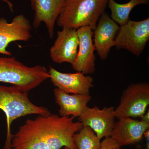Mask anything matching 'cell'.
Here are the masks:
<instances>
[{"label":"cell","instance_id":"obj_11","mask_svg":"<svg viewBox=\"0 0 149 149\" xmlns=\"http://www.w3.org/2000/svg\"><path fill=\"white\" fill-rule=\"evenodd\" d=\"M77 32L79 47L77 57L71 64L72 68L86 75L93 74L96 70L93 31L91 27L87 26L78 28Z\"/></svg>","mask_w":149,"mask_h":149},{"label":"cell","instance_id":"obj_7","mask_svg":"<svg viewBox=\"0 0 149 149\" xmlns=\"http://www.w3.org/2000/svg\"><path fill=\"white\" fill-rule=\"evenodd\" d=\"M31 30L30 21L23 15H16L11 22L0 18V54L11 56L7 50L9 44L15 41L27 42L32 37Z\"/></svg>","mask_w":149,"mask_h":149},{"label":"cell","instance_id":"obj_10","mask_svg":"<svg viewBox=\"0 0 149 149\" xmlns=\"http://www.w3.org/2000/svg\"><path fill=\"white\" fill-rule=\"evenodd\" d=\"M49 79L57 88L68 94L90 95L93 79L82 72L63 73L49 66Z\"/></svg>","mask_w":149,"mask_h":149},{"label":"cell","instance_id":"obj_3","mask_svg":"<svg viewBox=\"0 0 149 149\" xmlns=\"http://www.w3.org/2000/svg\"><path fill=\"white\" fill-rule=\"evenodd\" d=\"M108 0H65L57 19L62 28L77 29L89 27L94 30L105 12Z\"/></svg>","mask_w":149,"mask_h":149},{"label":"cell","instance_id":"obj_8","mask_svg":"<svg viewBox=\"0 0 149 149\" xmlns=\"http://www.w3.org/2000/svg\"><path fill=\"white\" fill-rule=\"evenodd\" d=\"M115 109L113 107H88L79 117L83 126H87L94 131L99 139L110 137L116 122Z\"/></svg>","mask_w":149,"mask_h":149},{"label":"cell","instance_id":"obj_16","mask_svg":"<svg viewBox=\"0 0 149 149\" xmlns=\"http://www.w3.org/2000/svg\"><path fill=\"white\" fill-rule=\"evenodd\" d=\"M149 0H130L124 4L118 3L115 0H108L107 6L111 12V18L118 25L122 26L129 20V15L135 7L149 4Z\"/></svg>","mask_w":149,"mask_h":149},{"label":"cell","instance_id":"obj_22","mask_svg":"<svg viewBox=\"0 0 149 149\" xmlns=\"http://www.w3.org/2000/svg\"><path fill=\"white\" fill-rule=\"evenodd\" d=\"M63 149H70L69 148H68V147H64V148H63Z\"/></svg>","mask_w":149,"mask_h":149},{"label":"cell","instance_id":"obj_14","mask_svg":"<svg viewBox=\"0 0 149 149\" xmlns=\"http://www.w3.org/2000/svg\"><path fill=\"white\" fill-rule=\"evenodd\" d=\"M116 121L110 137L120 147L136 143L142 140L144 133L149 128V123L123 118Z\"/></svg>","mask_w":149,"mask_h":149},{"label":"cell","instance_id":"obj_15","mask_svg":"<svg viewBox=\"0 0 149 149\" xmlns=\"http://www.w3.org/2000/svg\"><path fill=\"white\" fill-rule=\"evenodd\" d=\"M54 93L61 116L79 117L88 107V103L92 99L90 95H70L57 88L54 90Z\"/></svg>","mask_w":149,"mask_h":149},{"label":"cell","instance_id":"obj_2","mask_svg":"<svg viewBox=\"0 0 149 149\" xmlns=\"http://www.w3.org/2000/svg\"><path fill=\"white\" fill-rule=\"evenodd\" d=\"M0 109L6 115L7 126L3 149H12L11 141L13 135L11 126L14 120L27 115L47 116L51 113L45 107L32 103L28 97V93L23 92L13 85L7 87L0 85Z\"/></svg>","mask_w":149,"mask_h":149},{"label":"cell","instance_id":"obj_23","mask_svg":"<svg viewBox=\"0 0 149 149\" xmlns=\"http://www.w3.org/2000/svg\"><path fill=\"white\" fill-rule=\"evenodd\" d=\"M136 149H139L138 148H136Z\"/></svg>","mask_w":149,"mask_h":149},{"label":"cell","instance_id":"obj_17","mask_svg":"<svg viewBox=\"0 0 149 149\" xmlns=\"http://www.w3.org/2000/svg\"><path fill=\"white\" fill-rule=\"evenodd\" d=\"M72 139L76 149H99L100 146V140L88 126H83Z\"/></svg>","mask_w":149,"mask_h":149},{"label":"cell","instance_id":"obj_1","mask_svg":"<svg viewBox=\"0 0 149 149\" xmlns=\"http://www.w3.org/2000/svg\"><path fill=\"white\" fill-rule=\"evenodd\" d=\"M74 117L52 114L28 119L13 135L12 149H76L73 135L83 127Z\"/></svg>","mask_w":149,"mask_h":149},{"label":"cell","instance_id":"obj_9","mask_svg":"<svg viewBox=\"0 0 149 149\" xmlns=\"http://www.w3.org/2000/svg\"><path fill=\"white\" fill-rule=\"evenodd\" d=\"M79 43L77 29L62 28L50 49V57L55 63L72 64L77 57Z\"/></svg>","mask_w":149,"mask_h":149},{"label":"cell","instance_id":"obj_12","mask_svg":"<svg viewBox=\"0 0 149 149\" xmlns=\"http://www.w3.org/2000/svg\"><path fill=\"white\" fill-rule=\"evenodd\" d=\"M120 26L106 13L102 14L93 30L94 45L100 58L105 60L111 49L115 47L116 37Z\"/></svg>","mask_w":149,"mask_h":149},{"label":"cell","instance_id":"obj_5","mask_svg":"<svg viewBox=\"0 0 149 149\" xmlns=\"http://www.w3.org/2000/svg\"><path fill=\"white\" fill-rule=\"evenodd\" d=\"M149 104L148 83L131 84L123 92L119 104L115 109L116 118H141L146 113Z\"/></svg>","mask_w":149,"mask_h":149},{"label":"cell","instance_id":"obj_21","mask_svg":"<svg viewBox=\"0 0 149 149\" xmlns=\"http://www.w3.org/2000/svg\"><path fill=\"white\" fill-rule=\"evenodd\" d=\"M149 110L148 109V111L146 112L141 117V120L146 122L149 123Z\"/></svg>","mask_w":149,"mask_h":149},{"label":"cell","instance_id":"obj_20","mask_svg":"<svg viewBox=\"0 0 149 149\" xmlns=\"http://www.w3.org/2000/svg\"><path fill=\"white\" fill-rule=\"evenodd\" d=\"M1 1H2L3 2L5 3L8 6L10 10L12 12V13H13V4L11 2L9 1V0H1Z\"/></svg>","mask_w":149,"mask_h":149},{"label":"cell","instance_id":"obj_13","mask_svg":"<svg viewBox=\"0 0 149 149\" xmlns=\"http://www.w3.org/2000/svg\"><path fill=\"white\" fill-rule=\"evenodd\" d=\"M65 0H30L34 12L32 25L37 29L43 23L49 37L52 38L55 25Z\"/></svg>","mask_w":149,"mask_h":149},{"label":"cell","instance_id":"obj_19","mask_svg":"<svg viewBox=\"0 0 149 149\" xmlns=\"http://www.w3.org/2000/svg\"><path fill=\"white\" fill-rule=\"evenodd\" d=\"M146 141V149H149V128L145 132L144 134Z\"/></svg>","mask_w":149,"mask_h":149},{"label":"cell","instance_id":"obj_18","mask_svg":"<svg viewBox=\"0 0 149 149\" xmlns=\"http://www.w3.org/2000/svg\"><path fill=\"white\" fill-rule=\"evenodd\" d=\"M99 149H121V147L114 139L110 136L106 137L103 141L101 142Z\"/></svg>","mask_w":149,"mask_h":149},{"label":"cell","instance_id":"obj_4","mask_svg":"<svg viewBox=\"0 0 149 149\" xmlns=\"http://www.w3.org/2000/svg\"><path fill=\"white\" fill-rule=\"evenodd\" d=\"M49 78V71L43 65L29 67L14 57H0V83L12 84L28 93Z\"/></svg>","mask_w":149,"mask_h":149},{"label":"cell","instance_id":"obj_6","mask_svg":"<svg viewBox=\"0 0 149 149\" xmlns=\"http://www.w3.org/2000/svg\"><path fill=\"white\" fill-rule=\"evenodd\" d=\"M149 40V18L139 21L129 19L120 26L116 37L115 47L124 49L139 56Z\"/></svg>","mask_w":149,"mask_h":149}]
</instances>
